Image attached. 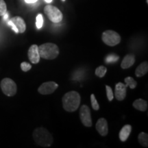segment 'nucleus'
<instances>
[{
	"mask_svg": "<svg viewBox=\"0 0 148 148\" xmlns=\"http://www.w3.org/2000/svg\"><path fill=\"white\" fill-rule=\"evenodd\" d=\"M80 95L76 91L66 92L62 97V106L67 112H74L78 108L80 103Z\"/></svg>",
	"mask_w": 148,
	"mask_h": 148,
	"instance_id": "1",
	"label": "nucleus"
},
{
	"mask_svg": "<svg viewBox=\"0 0 148 148\" xmlns=\"http://www.w3.org/2000/svg\"><path fill=\"white\" fill-rule=\"evenodd\" d=\"M34 141L43 147H50L53 143V137L51 133L44 127H38L33 132Z\"/></svg>",
	"mask_w": 148,
	"mask_h": 148,
	"instance_id": "2",
	"label": "nucleus"
},
{
	"mask_svg": "<svg viewBox=\"0 0 148 148\" xmlns=\"http://www.w3.org/2000/svg\"><path fill=\"white\" fill-rule=\"evenodd\" d=\"M40 57L47 60L55 59L59 54V48L54 43L47 42L38 46Z\"/></svg>",
	"mask_w": 148,
	"mask_h": 148,
	"instance_id": "3",
	"label": "nucleus"
},
{
	"mask_svg": "<svg viewBox=\"0 0 148 148\" xmlns=\"http://www.w3.org/2000/svg\"><path fill=\"white\" fill-rule=\"evenodd\" d=\"M101 39L106 45L113 47L119 43L121 41V36L117 32L108 29L103 32Z\"/></svg>",
	"mask_w": 148,
	"mask_h": 148,
	"instance_id": "4",
	"label": "nucleus"
},
{
	"mask_svg": "<svg viewBox=\"0 0 148 148\" xmlns=\"http://www.w3.org/2000/svg\"><path fill=\"white\" fill-rule=\"evenodd\" d=\"M1 90L5 95L8 97H12L16 94L17 90V86L16 83L12 79L5 77L1 80L0 84Z\"/></svg>",
	"mask_w": 148,
	"mask_h": 148,
	"instance_id": "5",
	"label": "nucleus"
},
{
	"mask_svg": "<svg viewBox=\"0 0 148 148\" xmlns=\"http://www.w3.org/2000/svg\"><path fill=\"white\" fill-rule=\"evenodd\" d=\"M44 12L49 19L53 23H57L62 21L63 16L58 8L51 5H47L44 8Z\"/></svg>",
	"mask_w": 148,
	"mask_h": 148,
	"instance_id": "6",
	"label": "nucleus"
},
{
	"mask_svg": "<svg viewBox=\"0 0 148 148\" xmlns=\"http://www.w3.org/2000/svg\"><path fill=\"white\" fill-rule=\"evenodd\" d=\"M79 118L83 125L86 127L92 126L91 114L89 107L86 105H82L79 110Z\"/></svg>",
	"mask_w": 148,
	"mask_h": 148,
	"instance_id": "7",
	"label": "nucleus"
},
{
	"mask_svg": "<svg viewBox=\"0 0 148 148\" xmlns=\"http://www.w3.org/2000/svg\"><path fill=\"white\" fill-rule=\"evenodd\" d=\"M58 87V84L51 81V82H47L42 84L38 88V91L41 95H49L54 92Z\"/></svg>",
	"mask_w": 148,
	"mask_h": 148,
	"instance_id": "8",
	"label": "nucleus"
},
{
	"mask_svg": "<svg viewBox=\"0 0 148 148\" xmlns=\"http://www.w3.org/2000/svg\"><path fill=\"white\" fill-rule=\"evenodd\" d=\"M127 93L126 85L121 82H119L115 86L114 97L118 101H123L125 98Z\"/></svg>",
	"mask_w": 148,
	"mask_h": 148,
	"instance_id": "9",
	"label": "nucleus"
},
{
	"mask_svg": "<svg viewBox=\"0 0 148 148\" xmlns=\"http://www.w3.org/2000/svg\"><path fill=\"white\" fill-rule=\"evenodd\" d=\"M38 46L36 45H32L29 47L28 49V55L29 60L33 64H37L40 61V55L38 52Z\"/></svg>",
	"mask_w": 148,
	"mask_h": 148,
	"instance_id": "10",
	"label": "nucleus"
},
{
	"mask_svg": "<svg viewBox=\"0 0 148 148\" xmlns=\"http://www.w3.org/2000/svg\"><path fill=\"white\" fill-rule=\"evenodd\" d=\"M95 127L101 136H106L107 134H108V123H107V121L104 118H100L99 119H98L97 123H96Z\"/></svg>",
	"mask_w": 148,
	"mask_h": 148,
	"instance_id": "11",
	"label": "nucleus"
},
{
	"mask_svg": "<svg viewBox=\"0 0 148 148\" xmlns=\"http://www.w3.org/2000/svg\"><path fill=\"white\" fill-rule=\"evenodd\" d=\"M10 21L14 24V26L17 29L18 33H23L26 29V25H25V21L20 16H14L11 18Z\"/></svg>",
	"mask_w": 148,
	"mask_h": 148,
	"instance_id": "12",
	"label": "nucleus"
},
{
	"mask_svg": "<svg viewBox=\"0 0 148 148\" xmlns=\"http://www.w3.org/2000/svg\"><path fill=\"white\" fill-rule=\"evenodd\" d=\"M135 62V56L134 54L132 53H129L127 54L123 58V60H122V62L121 64V66L122 69H128V68L132 66Z\"/></svg>",
	"mask_w": 148,
	"mask_h": 148,
	"instance_id": "13",
	"label": "nucleus"
},
{
	"mask_svg": "<svg viewBox=\"0 0 148 148\" xmlns=\"http://www.w3.org/2000/svg\"><path fill=\"white\" fill-rule=\"evenodd\" d=\"M132 131V126L130 125H125L122 127L119 132V138L122 142L126 141Z\"/></svg>",
	"mask_w": 148,
	"mask_h": 148,
	"instance_id": "14",
	"label": "nucleus"
},
{
	"mask_svg": "<svg viewBox=\"0 0 148 148\" xmlns=\"http://www.w3.org/2000/svg\"><path fill=\"white\" fill-rule=\"evenodd\" d=\"M148 71V63L147 62H143L141 64L137 66L136 71H135V74L136 76L138 77H142L145 75Z\"/></svg>",
	"mask_w": 148,
	"mask_h": 148,
	"instance_id": "15",
	"label": "nucleus"
},
{
	"mask_svg": "<svg viewBox=\"0 0 148 148\" xmlns=\"http://www.w3.org/2000/svg\"><path fill=\"white\" fill-rule=\"evenodd\" d=\"M132 106L136 110L145 112L147 109V101L144 100V99H138L133 102Z\"/></svg>",
	"mask_w": 148,
	"mask_h": 148,
	"instance_id": "16",
	"label": "nucleus"
},
{
	"mask_svg": "<svg viewBox=\"0 0 148 148\" xmlns=\"http://www.w3.org/2000/svg\"><path fill=\"white\" fill-rule=\"evenodd\" d=\"M138 140L139 143L145 147H148V135L147 133L140 132L138 134Z\"/></svg>",
	"mask_w": 148,
	"mask_h": 148,
	"instance_id": "17",
	"label": "nucleus"
},
{
	"mask_svg": "<svg viewBox=\"0 0 148 148\" xmlns=\"http://www.w3.org/2000/svg\"><path fill=\"white\" fill-rule=\"evenodd\" d=\"M124 81L125 84H126L125 85H126L127 87L129 86V87L132 88V89H134V88H136V86H137V82H136V81L134 80V79L132 77H125Z\"/></svg>",
	"mask_w": 148,
	"mask_h": 148,
	"instance_id": "18",
	"label": "nucleus"
},
{
	"mask_svg": "<svg viewBox=\"0 0 148 148\" xmlns=\"http://www.w3.org/2000/svg\"><path fill=\"white\" fill-rule=\"evenodd\" d=\"M107 72L106 67L103 66H99L95 70V75L99 77H103Z\"/></svg>",
	"mask_w": 148,
	"mask_h": 148,
	"instance_id": "19",
	"label": "nucleus"
},
{
	"mask_svg": "<svg viewBox=\"0 0 148 148\" xmlns=\"http://www.w3.org/2000/svg\"><path fill=\"white\" fill-rule=\"evenodd\" d=\"M90 101H91V105L92 108H93V110H98L99 109V105L98 103L97 99L94 95V94H91L90 95Z\"/></svg>",
	"mask_w": 148,
	"mask_h": 148,
	"instance_id": "20",
	"label": "nucleus"
},
{
	"mask_svg": "<svg viewBox=\"0 0 148 148\" xmlns=\"http://www.w3.org/2000/svg\"><path fill=\"white\" fill-rule=\"evenodd\" d=\"M7 12L6 3L3 0H0V16H3Z\"/></svg>",
	"mask_w": 148,
	"mask_h": 148,
	"instance_id": "21",
	"label": "nucleus"
},
{
	"mask_svg": "<svg viewBox=\"0 0 148 148\" xmlns=\"http://www.w3.org/2000/svg\"><path fill=\"white\" fill-rule=\"evenodd\" d=\"M43 24V17L41 14H38L36 16V25L38 29H40L42 26Z\"/></svg>",
	"mask_w": 148,
	"mask_h": 148,
	"instance_id": "22",
	"label": "nucleus"
},
{
	"mask_svg": "<svg viewBox=\"0 0 148 148\" xmlns=\"http://www.w3.org/2000/svg\"><path fill=\"white\" fill-rule=\"evenodd\" d=\"M106 95L107 97H108V99L110 101H111L114 98V95H113V92H112V88L110 86L108 85H106Z\"/></svg>",
	"mask_w": 148,
	"mask_h": 148,
	"instance_id": "23",
	"label": "nucleus"
},
{
	"mask_svg": "<svg viewBox=\"0 0 148 148\" xmlns=\"http://www.w3.org/2000/svg\"><path fill=\"white\" fill-rule=\"evenodd\" d=\"M119 56L114 55V54H110L106 58V62H108V63H110V62H116V60H119Z\"/></svg>",
	"mask_w": 148,
	"mask_h": 148,
	"instance_id": "24",
	"label": "nucleus"
},
{
	"mask_svg": "<svg viewBox=\"0 0 148 148\" xmlns=\"http://www.w3.org/2000/svg\"><path fill=\"white\" fill-rule=\"evenodd\" d=\"M31 68H32V66H31V64L28 63V62H23L21 64V69L23 71H28L31 69Z\"/></svg>",
	"mask_w": 148,
	"mask_h": 148,
	"instance_id": "25",
	"label": "nucleus"
},
{
	"mask_svg": "<svg viewBox=\"0 0 148 148\" xmlns=\"http://www.w3.org/2000/svg\"><path fill=\"white\" fill-rule=\"evenodd\" d=\"M37 1H38V0H25V1L27 3H34L35 2H36Z\"/></svg>",
	"mask_w": 148,
	"mask_h": 148,
	"instance_id": "26",
	"label": "nucleus"
},
{
	"mask_svg": "<svg viewBox=\"0 0 148 148\" xmlns=\"http://www.w3.org/2000/svg\"><path fill=\"white\" fill-rule=\"evenodd\" d=\"M47 3H51V1H52V0H45Z\"/></svg>",
	"mask_w": 148,
	"mask_h": 148,
	"instance_id": "27",
	"label": "nucleus"
},
{
	"mask_svg": "<svg viewBox=\"0 0 148 148\" xmlns=\"http://www.w3.org/2000/svg\"><path fill=\"white\" fill-rule=\"evenodd\" d=\"M62 1H65L66 0H62Z\"/></svg>",
	"mask_w": 148,
	"mask_h": 148,
	"instance_id": "28",
	"label": "nucleus"
},
{
	"mask_svg": "<svg viewBox=\"0 0 148 148\" xmlns=\"http://www.w3.org/2000/svg\"><path fill=\"white\" fill-rule=\"evenodd\" d=\"M147 3H148V0H147Z\"/></svg>",
	"mask_w": 148,
	"mask_h": 148,
	"instance_id": "29",
	"label": "nucleus"
}]
</instances>
